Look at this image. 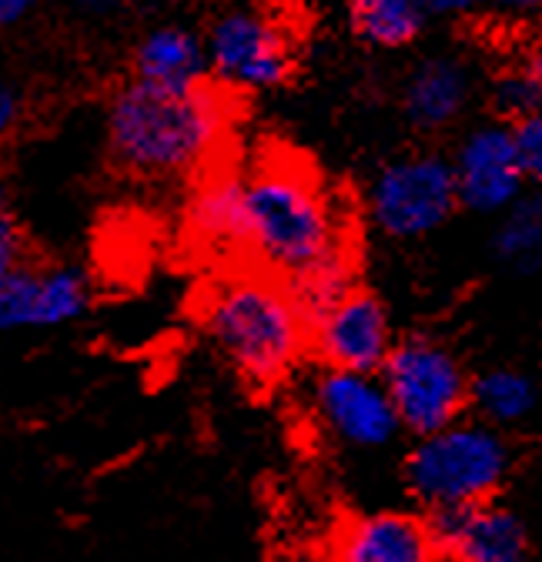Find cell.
Returning <instances> with one entry per match:
<instances>
[{
  "label": "cell",
  "instance_id": "1",
  "mask_svg": "<svg viewBox=\"0 0 542 562\" xmlns=\"http://www.w3.org/2000/svg\"><path fill=\"white\" fill-rule=\"evenodd\" d=\"M238 251L289 281L352 265L342 207L298 158H261L241 175Z\"/></svg>",
  "mask_w": 542,
  "mask_h": 562
},
{
  "label": "cell",
  "instance_id": "2",
  "mask_svg": "<svg viewBox=\"0 0 542 562\" xmlns=\"http://www.w3.org/2000/svg\"><path fill=\"white\" fill-rule=\"evenodd\" d=\"M108 151L145 181L191 178L208 168L232 127V101L208 81L161 88L131 78L108 101Z\"/></svg>",
  "mask_w": 542,
  "mask_h": 562
},
{
  "label": "cell",
  "instance_id": "3",
  "mask_svg": "<svg viewBox=\"0 0 542 562\" xmlns=\"http://www.w3.org/2000/svg\"><path fill=\"white\" fill-rule=\"evenodd\" d=\"M201 325L232 372L258 389L285 379L308 341V325L292 292L258 274L218 281L201 302Z\"/></svg>",
  "mask_w": 542,
  "mask_h": 562
},
{
  "label": "cell",
  "instance_id": "4",
  "mask_svg": "<svg viewBox=\"0 0 542 562\" xmlns=\"http://www.w3.org/2000/svg\"><path fill=\"white\" fill-rule=\"evenodd\" d=\"M509 469V449L489 426H449L422 436L409 459V485L429 509L479 506L499 488Z\"/></svg>",
  "mask_w": 542,
  "mask_h": 562
},
{
  "label": "cell",
  "instance_id": "5",
  "mask_svg": "<svg viewBox=\"0 0 542 562\" xmlns=\"http://www.w3.org/2000/svg\"><path fill=\"white\" fill-rule=\"evenodd\" d=\"M379 372L395 405L398 426L416 436H429L455 422L468 398L462 366L432 338H405L402 345H392Z\"/></svg>",
  "mask_w": 542,
  "mask_h": 562
},
{
  "label": "cell",
  "instance_id": "6",
  "mask_svg": "<svg viewBox=\"0 0 542 562\" xmlns=\"http://www.w3.org/2000/svg\"><path fill=\"white\" fill-rule=\"evenodd\" d=\"M208 67L225 88L271 91L292 75V37L289 31L261 11L222 14L205 41Z\"/></svg>",
  "mask_w": 542,
  "mask_h": 562
},
{
  "label": "cell",
  "instance_id": "7",
  "mask_svg": "<svg viewBox=\"0 0 542 562\" xmlns=\"http://www.w3.org/2000/svg\"><path fill=\"white\" fill-rule=\"evenodd\" d=\"M459 201L455 171L436 155L402 158L372 184V215L382 232L416 238L436 232Z\"/></svg>",
  "mask_w": 542,
  "mask_h": 562
},
{
  "label": "cell",
  "instance_id": "8",
  "mask_svg": "<svg viewBox=\"0 0 542 562\" xmlns=\"http://www.w3.org/2000/svg\"><path fill=\"white\" fill-rule=\"evenodd\" d=\"M91 285L67 265H21L0 281V331L60 328L88 312Z\"/></svg>",
  "mask_w": 542,
  "mask_h": 562
},
{
  "label": "cell",
  "instance_id": "9",
  "mask_svg": "<svg viewBox=\"0 0 542 562\" xmlns=\"http://www.w3.org/2000/svg\"><path fill=\"white\" fill-rule=\"evenodd\" d=\"M318 415L331 436L359 449H379L398 432V415L375 372L331 369L315 389Z\"/></svg>",
  "mask_w": 542,
  "mask_h": 562
},
{
  "label": "cell",
  "instance_id": "10",
  "mask_svg": "<svg viewBox=\"0 0 542 562\" xmlns=\"http://www.w3.org/2000/svg\"><path fill=\"white\" fill-rule=\"evenodd\" d=\"M312 335L328 369L379 372L392 351V328L382 302L355 289L312 325Z\"/></svg>",
  "mask_w": 542,
  "mask_h": 562
},
{
  "label": "cell",
  "instance_id": "11",
  "mask_svg": "<svg viewBox=\"0 0 542 562\" xmlns=\"http://www.w3.org/2000/svg\"><path fill=\"white\" fill-rule=\"evenodd\" d=\"M455 191L476 211H499L519 198L526 168L509 127H479L465 137L455 158Z\"/></svg>",
  "mask_w": 542,
  "mask_h": 562
},
{
  "label": "cell",
  "instance_id": "12",
  "mask_svg": "<svg viewBox=\"0 0 542 562\" xmlns=\"http://www.w3.org/2000/svg\"><path fill=\"white\" fill-rule=\"evenodd\" d=\"M436 552L465 562H519L526 555V529L512 513L479 506L432 509L429 522Z\"/></svg>",
  "mask_w": 542,
  "mask_h": 562
},
{
  "label": "cell",
  "instance_id": "13",
  "mask_svg": "<svg viewBox=\"0 0 542 562\" xmlns=\"http://www.w3.org/2000/svg\"><path fill=\"white\" fill-rule=\"evenodd\" d=\"M335 555L349 562H426L436 555L429 526L409 516H365L349 522L335 539Z\"/></svg>",
  "mask_w": 542,
  "mask_h": 562
},
{
  "label": "cell",
  "instance_id": "14",
  "mask_svg": "<svg viewBox=\"0 0 542 562\" xmlns=\"http://www.w3.org/2000/svg\"><path fill=\"white\" fill-rule=\"evenodd\" d=\"M134 78L161 88H191L205 81L208 47L197 34L165 24L148 31L134 47Z\"/></svg>",
  "mask_w": 542,
  "mask_h": 562
},
{
  "label": "cell",
  "instance_id": "15",
  "mask_svg": "<svg viewBox=\"0 0 542 562\" xmlns=\"http://www.w3.org/2000/svg\"><path fill=\"white\" fill-rule=\"evenodd\" d=\"M188 235L212 251H238L241 228V175L208 171L184 204Z\"/></svg>",
  "mask_w": 542,
  "mask_h": 562
},
{
  "label": "cell",
  "instance_id": "16",
  "mask_svg": "<svg viewBox=\"0 0 542 562\" xmlns=\"http://www.w3.org/2000/svg\"><path fill=\"white\" fill-rule=\"evenodd\" d=\"M468 94V78L455 60H426L405 85V111L422 127L449 124Z\"/></svg>",
  "mask_w": 542,
  "mask_h": 562
},
{
  "label": "cell",
  "instance_id": "17",
  "mask_svg": "<svg viewBox=\"0 0 542 562\" xmlns=\"http://www.w3.org/2000/svg\"><path fill=\"white\" fill-rule=\"evenodd\" d=\"M422 8L416 0H352V27L379 47H402L422 31Z\"/></svg>",
  "mask_w": 542,
  "mask_h": 562
},
{
  "label": "cell",
  "instance_id": "18",
  "mask_svg": "<svg viewBox=\"0 0 542 562\" xmlns=\"http://www.w3.org/2000/svg\"><path fill=\"white\" fill-rule=\"evenodd\" d=\"M496 258L516 274L542 268V198L516 201L496 232Z\"/></svg>",
  "mask_w": 542,
  "mask_h": 562
},
{
  "label": "cell",
  "instance_id": "19",
  "mask_svg": "<svg viewBox=\"0 0 542 562\" xmlns=\"http://www.w3.org/2000/svg\"><path fill=\"white\" fill-rule=\"evenodd\" d=\"M468 395L489 422H503V426L526 418L532 412V405H535L532 382L522 372H512V369L486 372L476 385L468 389Z\"/></svg>",
  "mask_w": 542,
  "mask_h": 562
},
{
  "label": "cell",
  "instance_id": "20",
  "mask_svg": "<svg viewBox=\"0 0 542 562\" xmlns=\"http://www.w3.org/2000/svg\"><path fill=\"white\" fill-rule=\"evenodd\" d=\"M27 261V245H24V232L21 222L14 215L11 204V191L0 178V281H4L14 268H21Z\"/></svg>",
  "mask_w": 542,
  "mask_h": 562
},
{
  "label": "cell",
  "instance_id": "21",
  "mask_svg": "<svg viewBox=\"0 0 542 562\" xmlns=\"http://www.w3.org/2000/svg\"><path fill=\"white\" fill-rule=\"evenodd\" d=\"M512 134H516V148H519L526 175L542 178V104L532 108Z\"/></svg>",
  "mask_w": 542,
  "mask_h": 562
},
{
  "label": "cell",
  "instance_id": "22",
  "mask_svg": "<svg viewBox=\"0 0 542 562\" xmlns=\"http://www.w3.org/2000/svg\"><path fill=\"white\" fill-rule=\"evenodd\" d=\"M499 101H503L509 111H522V114H529L532 108L542 104V88H539V81H535V75H532V67L526 70V75H512V78L503 81Z\"/></svg>",
  "mask_w": 542,
  "mask_h": 562
},
{
  "label": "cell",
  "instance_id": "23",
  "mask_svg": "<svg viewBox=\"0 0 542 562\" xmlns=\"http://www.w3.org/2000/svg\"><path fill=\"white\" fill-rule=\"evenodd\" d=\"M21 114H24V101H21V94H18L11 85L0 81V145H4V140L18 131Z\"/></svg>",
  "mask_w": 542,
  "mask_h": 562
},
{
  "label": "cell",
  "instance_id": "24",
  "mask_svg": "<svg viewBox=\"0 0 542 562\" xmlns=\"http://www.w3.org/2000/svg\"><path fill=\"white\" fill-rule=\"evenodd\" d=\"M422 8V14H436V18H452V14H468L479 11L486 0H416Z\"/></svg>",
  "mask_w": 542,
  "mask_h": 562
},
{
  "label": "cell",
  "instance_id": "25",
  "mask_svg": "<svg viewBox=\"0 0 542 562\" xmlns=\"http://www.w3.org/2000/svg\"><path fill=\"white\" fill-rule=\"evenodd\" d=\"M37 8V0H0V27H14L24 18H31V11Z\"/></svg>",
  "mask_w": 542,
  "mask_h": 562
},
{
  "label": "cell",
  "instance_id": "26",
  "mask_svg": "<svg viewBox=\"0 0 542 562\" xmlns=\"http://www.w3.org/2000/svg\"><path fill=\"white\" fill-rule=\"evenodd\" d=\"M75 11H81V14H88V18H104V14H111L121 0H67Z\"/></svg>",
  "mask_w": 542,
  "mask_h": 562
},
{
  "label": "cell",
  "instance_id": "27",
  "mask_svg": "<svg viewBox=\"0 0 542 562\" xmlns=\"http://www.w3.org/2000/svg\"><path fill=\"white\" fill-rule=\"evenodd\" d=\"M503 11H535L542 8V0H496Z\"/></svg>",
  "mask_w": 542,
  "mask_h": 562
},
{
  "label": "cell",
  "instance_id": "28",
  "mask_svg": "<svg viewBox=\"0 0 542 562\" xmlns=\"http://www.w3.org/2000/svg\"><path fill=\"white\" fill-rule=\"evenodd\" d=\"M532 75H535V81H539V88H542V57L532 64Z\"/></svg>",
  "mask_w": 542,
  "mask_h": 562
}]
</instances>
